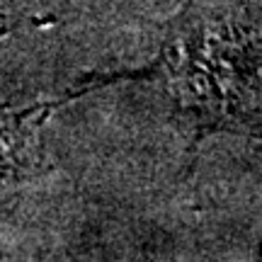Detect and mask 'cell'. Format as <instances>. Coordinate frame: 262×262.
<instances>
[{"label":"cell","mask_w":262,"mask_h":262,"mask_svg":"<svg viewBox=\"0 0 262 262\" xmlns=\"http://www.w3.org/2000/svg\"><path fill=\"white\" fill-rule=\"evenodd\" d=\"M5 131L0 129V175H3V170H5Z\"/></svg>","instance_id":"6da1fadb"}]
</instances>
